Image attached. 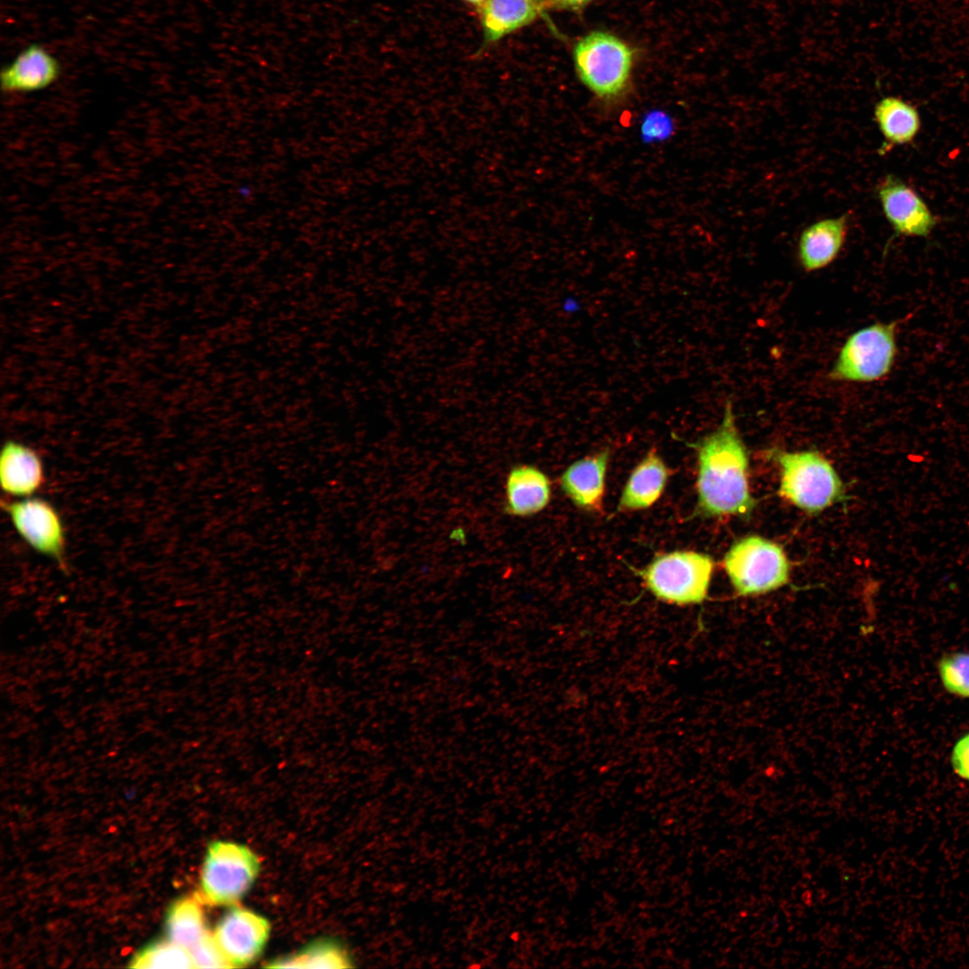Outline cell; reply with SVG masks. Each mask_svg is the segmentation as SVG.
I'll return each instance as SVG.
<instances>
[{
  "mask_svg": "<svg viewBox=\"0 0 969 969\" xmlns=\"http://www.w3.org/2000/svg\"><path fill=\"white\" fill-rule=\"evenodd\" d=\"M201 903L196 896L172 904L166 920L169 940L190 950L207 932Z\"/></svg>",
  "mask_w": 969,
  "mask_h": 969,
  "instance_id": "ffe728a7",
  "label": "cell"
},
{
  "mask_svg": "<svg viewBox=\"0 0 969 969\" xmlns=\"http://www.w3.org/2000/svg\"><path fill=\"white\" fill-rule=\"evenodd\" d=\"M674 129L670 117L662 111H651L648 113L642 123L641 134L646 143L663 141L669 136Z\"/></svg>",
  "mask_w": 969,
  "mask_h": 969,
  "instance_id": "cb8c5ba5",
  "label": "cell"
},
{
  "mask_svg": "<svg viewBox=\"0 0 969 969\" xmlns=\"http://www.w3.org/2000/svg\"><path fill=\"white\" fill-rule=\"evenodd\" d=\"M939 672L948 691L969 697V653L946 656L939 663Z\"/></svg>",
  "mask_w": 969,
  "mask_h": 969,
  "instance_id": "7402d4cb",
  "label": "cell"
},
{
  "mask_svg": "<svg viewBox=\"0 0 969 969\" xmlns=\"http://www.w3.org/2000/svg\"><path fill=\"white\" fill-rule=\"evenodd\" d=\"M189 951L194 968H231L214 935L208 931Z\"/></svg>",
  "mask_w": 969,
  "mask_h": 969,
  "instance_id": "603a6c76",
  "label": "cell"
},
{
  "mask_svg": "<svg viewBox=\"0 0 969 969\" xmlns=\"http://www.w3.org/2000/svg\"><path fill=\"white\" fill-rule=\"evenodd\" d=\"M476 7H481L486 0H464Z\"/></svg>",
  "mask_w": 969,
  "mask_h": 969,
  "instance_id": "4316f807",
  "label": "cell"
},
{
  "mask_svg": "<svg viewBox=\"0 0 969 969\" xmlns=\"http://www.w3.org/2000/svg\"><path fill=\"white\" fill-rule=\"evenodd\" d=\"M609 456V450H602L575 460L562 473L561 489L577 508L602 512Z\"/></svg>",
  "mask_w": 969,
  "mask_h": 969,
  "instance_id": "7c38bea8",
  "label": "cell"
},
{
  "mask_svg": "<svg viewBox=\"0 0 969 969\" xmlns=\"http://www.w3.org/2000/svg\"><path fill=\"white\" fill-rule=\"evenodd\" d=\"M899 320L876 322L862 327L843 343L828 372L834 381L873 382L891 371L897 354Z\"/></svg>",
  "mask_w": 969,
  "mask_h": 969,
  "instance_id": "8992f818",
  "label": "cell"
},
{
  "mask_svg": "<svg viewBox=\"0 0 969 969\" xmlns=\"http://www.w3.org/2000/svg\"><path fill=\"white\" fill-rule=\"evenodd\" d=\"M537 6L533 0H486L479 8L484 41L496 42L528 25L537 17Z\"/></svg>",
  "mask_w": 969,
  "mask_h": 969,
  "instance_id": "ac0fdd59",
  "label": "cell"
},
{
  "mask_svg": "<svg viewBox=\"0 0 969 969\" xmlns=\"http://www.w3.org/2000/svg\"><path fill=\"white\" fill-rule=\"evenodd\" d=\"M15 531L35 552L64 564L65 531L57 509L45 499L23 497L3 503Z\"/></svg>",
  "mask_w": 969,
  "mask_h": 969,
  "instance_id": "ba28073f",
  "label": "cell"
},
{
  "mask_svg": "<svg viewBox=\"0 0 969 969\" xmlns=\"http://www.w3.org/2000/svg\"><path fill=\"white\" fill-rule=\"evenodd\" d=\"M551 482L539 467L518 464L510 468L504 483L502 511L514 518L534 516L551 501Z\"/></svg>",
  "mask_w": 969,
  "mask_h": 969,
  "instance_id": "4fadbf2b",
  "label": "cell"
},
{
  "mask_svg": "<svg viewBox=\"0 0 969 969\" xmlns=\"http://www.w3.org/2000/svg\"><path fill=\"white\" fill-rule=\"evenodd\" d=\"M260 862L249 847L226 841L212 842L202 866L197 898L209 905H230L250 889Z\"/></svg>",
  "mask_w": 969,
  "mask_h": 969,
  "instance_id": "52a82bcc",
  "label": "cell"
},
{
  "mask_svg": "<svg viewBox=\"0 0 969 969\" xmlns=\"http://www.w3.org/2000/svg\"><path fill=\"white\" fill-rule=\"evenodd\" d=\"M723 568L739 597L774 591L790 580V565L782 547L763 537L750 535L735 541L726 552Z\"/></svg>",
  "mask_w": 969,
  "mask_h": 969,
  "instance_id": "5b68a950",
  "label": "cell"
},
{
  "mask_svg": "<svg viewBox=\"0 0 969 969\" xmlns=\"http://www.w3.org/2000/svg\"><path fill=\"white\" fill-rule=\"evenodd\" d=\"M130 967L144 969L194 968L189 949L170 940L155 942L138 953Z\"/></svg>",
  "mask_w": 969,
  "mask_h": 969,
  "instance_id": "44dd1931",
  "label": "cell"
},
{
  "mask_svg": "<svg viewBox=\"0 0 969 969\" xmlns=\"http://www.w3.org/2000/svg\"><path fill=\"white\" fill-rule=\"evenodd\" d=\"M882 211L894 231L893 238H928L938 223L921 195L900 177L888 173L876 186Z\"/></svg>",
  "mask_w": 969,
  "mask_h": 969,
  "instance_id": "9c48e42d",
  "label": "cell"
},
{
  "mask_svg": "<svg viewBox=\"0 0 969 969\" xmlns=\"http://www.w3.org/2000/svg\"><path fill=\"white\" fill-rule=\"evenodd\" d=\"M573 59L581 81L599 100L614 102L624 94L633 53L619 38L606 31H592L576 43Z\"/></svg>",
  "mask_w": 969,
  "mask_h": 969,
  "instance_id": "277c9868",
  "label": "cell"
},
{
  "mask_svg": "<svg viewBox=\"0 0 969 969\" xmlns=\"http://www.w3.org/2000/svg\"><path fill=\"white\" fill-rule=\"evenodd\" d=\"M42 459L31 447L13 440L4 443L0 455L2 490L18 498L35 494L43 485Z\"/></svg>",
  "mask_w": 969,
  "mask_h": 969,
  "instance_id": "2e32d148",
  "label": "cell"
},
{
  "mask_svg": "<svg viewBox=\"0 0 969 969\" xmlns=\"http://www.w3.org/2000/svg\"><path fill=\"white\" fill-rule=\"evenodd\" d=\"M270 934L268 921L248 909L233 907L218 921L214 937L231 967L254 962Z\"/></svg>",
  "mask_w": 969,
  "mask_h": 969,
  "instance_id": "30bf717a",
  "label": "cell"
},
{
  "mask_svg": "<svg viewBox=\"0 0 969 969\" xmlns=\"http://www.w3.org/2000/svg\"><path fill=\"white\" fill-rule=\"evenodd\" d=\"M696 506L692 517H750L755 501L750 493L749 457L727 401L720 424L695 443Z\"/></svg>",
  "mask_w": 969,
  "mask_h": 969,
  "instance_id": "6da1fadb",
  "label": "cell"
},
{
  "mask_svg": "<svg viewBox=\"0 0 969 969\" xmlns=\"http://www.w3.org/2000/svg\"><path fill=\"white\" fill-rule=\"evenodd\" d=\"M850 214L818 220L801 231L798 258L802 268L814 272L826 267L840 254L847 237Z\"/></svg>",
  "mask_w": 969,
  "mask_h": 969,
  "instance_id": "9a60e30c",
  "label": "cell"
},
{
  "mask_svg": "<svg viewBox=\"0 0 969 969\" xmlns=\"http://www.w3.org/2000/svg\"><path fill=\"white\" fill-rule=\"evenodd\" d=\"M351 958L336 940L322 938L310 943L295 954L279 957L266 965L274 968H347Z\"/></svg>",
  "mask_w": 969,
  "mask_h": 969,
  "instance_id": "d6986e66",
  "label": "cell"
},
{
  "mask_svg": "<svg viewBox=\"0 0 969 969\" xmlns=\"http://www.w3.org/2000/svg\"><path fill=\"white\" fill-rule=\"evenodd\" d=\"M952 764L957 774L969 781V734L962 738L955 746Z\"/></svg>",
  "mask_w": 969,
  "mask_h": 969,
  "instance_id": "d4e9b609",
  "label": "cell"
},
{
  "mask_svg": "<svg viewBox=\"0 0 969 969\" xmlns=\"http://www.w3.org/2000/svg\"><path fill=\"white\" fill-rule=\"evenodd\" d=\"M713 569L714 561L707 554L674 550L657 554L636 573L657 599L685 607L707 598Z\"/></svg>",
  "mask_w": 969,
  "mask_h": 969,
  "instance_id": "7a4b0ae2",
  "label": "cell"
},
{
  "mask_svg": "<svg viewBox=\"0 0 969 969\" xmlns=\"http://www.w3.org/2000/svg\"><path fill=\"white\" fill-rule=\"evenodd\" d=\"M533 1H535V2H536V3L537 4H540V3H541V2L543 1V0H533Z\"/></svg>",
  "mask_w": 969,
  "mask_h": 969,
  "instance_id": "83f0119b",
  "label": "cell"
},
{
  "mask_svg": "<svg viewBox=\"0 0 969 969\" xmlns=\"http://www.w3.org/2000/svg\"><path fill=\"white\" fill-rule=\"evenodd\" d=\"M590 0H551L555 5L567 9H579L587 4Z\"/></svg>",
  "mask_w": 969,
  "mask_h": 969,
  "instance_id": "484cf974",
  "label": "cell"
},
{
  "mask_svg": "<svg viewBox=\"0 0 969 969\" xmlns=\"http://www.w3.org/2000/svg\"><path fill=\"white\" fill-rule=\"evenodd\" d=\"M775 459L781 471L779 494L798 509L818 514L844 499L840 476L819 452L777 451Z\"/></svg>",
  "mask_w": 969,
  "mask_h": 969,
  "instance_id": "3957f363",
  "label": "cell"
},
{
  "mask_svg": "<svg viewBox=\"0 0 969 969\" xmlns=\"http://www.w3.org/2000/svg\"><path fill=\"white\" fill-rule=\"evenodd\" d=\"M874 119L884 138L877 149L885 155L894 148L909 144L921 129V117L912 104L895 96H886L874 108Z\"/></svg>",
  "mask_w": 969,
  "mask_h": 969,
  "instance_id": "e0dca14e",
  "label": "cell"
},
{
  "mask_svg": "<svg viewBox=\"0 0 969 969\" xmlns=\"http://www.w3.org/2000/svg\"><path fill=\"white\" fill-rule=\"evenodd\" d=\"M61 73L58 59L41 44L32 43L2 69L1 88L8 94L40 92L54 84Z\"/></svg>",
  "mask_w": 969,
  "mask_h": 969,
  "instance_id": "8fae6325",
  "label": "cell"
},
{
  "mask_svg": "<svg viewBox=\"0 0 969 969\" xmlns=\"http://www.w3.org/2000/svg\"><path fill=\"white\" fill-rule=\"evenodd\" d=\"M673 470L655 448L636 464L621 492L615 513L643 511L654 505L663 494Z\"/></svg>",
  "mask_w": 969,
  "mask_h": 969,
  "instance_id": "5bb4252c",
  "label": "cell"
}]
</instances>
